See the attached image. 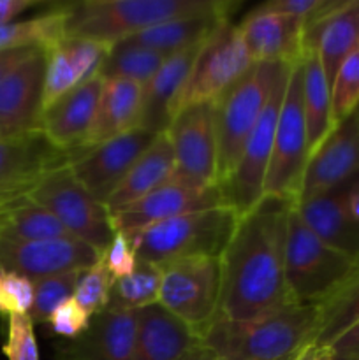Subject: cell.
<instances>
[{"instance_id": "cell-32", "label": "cell", "mask_w": 359, "mask_h": 360, "mask_svg": "<svg viewBox=\"0 0 359 360\" xmlns=\"http://www.w3.org/2000/svg\"><path fill=\"white\" fill-rule=\"evenodd\" d=\"M65 37V18L58 6L41 16L0 27V51L23 48H41L46 51Z\"/></svg>"}, {"instance_id": "cell-27", "label": "cell", "mask_w": 359, "mask_h": 360, "mask_svg": "<svg viewBox=\"0 0 359 360\" xmlns=\"http://www.w3.org/2000/svg\"><path fill=\"white\" fill-rule=\"evenodd\" d=\"M143 86L125 79H102L101 101L90 137L81 151L118 137L139 127ZM80 151V153H81Z\"/></svg>"}, {"instance_id": "cell-39", "label": "cell", "mask_w": 359, "mask_h": 360, "mask_svg": "<svg viewBox=\"0 0 359 360\" xmlns=\"http://www.w3.org/2000/svg\"><path fill=\"white\" fill-rule=\"evenodd\" d=\"M34 302V281L23 274L0 269V315H28Z\"/></svg>"}, {"instance_id": "cell-12", "label": "cell", "mask_w": 359, "mask_h": 360, "mask_svg": "<svg viewBox=\"0 0 359 360\" xmlns=\"http://www.w3.org/2000/svg\"><path fill=\"white\" fill-rule=\"evenodd\" d=\"M165 134L175 153L172 179L199 188L218 186L215 102H201L178 111Z\"/></svg>"}, {"instance_id": "cell-40", "label": "cell", "mask_w": 359, "mask_h": 360, "mask_svg": "<svg viewBox=\"0 0 359 360\" xmlns=\"http://www.w3.org/2000/svg\"><path fill=\"white\" fill-rule=\"evenodd\" d=\"M2 352L7 360H41L30 315H11L7 319V340Z\"/></svg>"}, {"instance_id": "cell-9", "label": "cell", "mask_w": 359, "mask_h": 360, "mask_svg": "<svg viewBox=\"0 0 359 360\" xmlns=\"http://www.w3.org/2000/svg\"><path fill=\"white\" fill-rule=\"evenodd\" d=\"M301 62L292 65L275 130L273 151L267 167L264 195L298 200L310 160L308 132L301 97Z\"/></svg>"}, {"instance_id": "cell-16", "label": "cell", "mask_w": 359, "mask_h": 360, "mask_svg": "<svg viewBox=\"0 0 359 360\" xmlns=\"http://www.w3.org/2000/svg\"><path fill=\"white\" fill-rule=\"evenodd\" d=\"M359 178V105L317 148L306 165L298 200L320 195Z\"/></svg>"}, {"instance_id": "cell-38", "label": "cell", "mask_w": 359, "mask_h": 360, "mask_svg": "<svg viewBox=\"0 0 359 360\" xmlns=\"http://www.w3.org/2000/svg\"><path fill=\"white\" fill-rule=\"evenodd\" d=\"M359 105V49L352 53L334 76L331 84V116L333 125L347 118Z\"/></svg>"}, {"instance_id": "cell-6", "label": "cell", "mask_w": 359, "mask_h": 360, "mask_svg": "<svg viewBox=\"0 0 359 360\" xmlns=\"http://www.w3.org/2000/svg\"><path fill=\"white\" fill-rule=\"evenodd\" d=\"M287 63H253L248 72L215 101L218 143V186L238 164L250 132L256 127L275 83Z\"/></svg>"}, {"instance_id": "cell-48", "label": "cell", "mask_w": 359, "mask_h": 360, "mask_svg": "<svg viewBox=\"0 0 359 360\" xmlns=\"http://www.w3.org/2000/svg\"><path fill=\"white\" fill-rule=\"evenodd\" d=\"M180 360H218V357L211 348H208L206 345L199 343L197 347H194L185 357H182Z\"/></svg>"}, {"instance_id": "cell-5", "label": "cell", "mask_w": 359, "mask_h": 360, "mask_svg": "<svg viewBox=\"0 0 359 360\" xmlns=\"http://www.w3.org/2000/svg\"><path fill=\"white\" fill-rule=\"evenodd\" d=\"M359 267V262L317 238L292 207L285 241V287L296 304H322Z\"/></svg>"}, {"instance_id": "cell-17", "label": "cell", "mask_w": 359, "mask_h": 360, "mask_svg": "<svg viewBox=\"0 0 359 360\" xmlns=\"http://www.w3.org/2000/svg\"><path fill=\"white\" fill-rule=\"evenodd\" d=\"M359 49V0H326L305 23V53L317 51L333 84L341 63Z\"/></svg>"}, {"instance_id": "cell-18", "label": "cell", "mask_w": 359, "mask_h": 360, "mask_svg": "<svg viewBox=\"0 0 359 360\" xmlns=\"http://www.w3.org/2000/svg\"><path fill=\"white\" fill-rule=\"evenodd\" d=\"M218 206H225L220 186L199 188L171 179L132 206L111 214V220L116 232L132 234L180 214Z\"/></svg>"}, {"instance_id": "cell-47", "label": "cell", "mask_w": 359, "mask_h": 360, "mask_svg": "<svg viewBox=\"0 0 359 360\" xmlns=\"http://www.w3.org/2000/svg\"><path fill=\"white\" fill-rule=\"evenodd\" d=\"M292 360H334L327 347H319V345H308L303 348Z\"/></svg>"}, {"instance_id": "cell-23", "label": "cell", "mask_w": 359, "mask_h": 360, "mask_svg": "<svg viewBox=\"0 0 359 360\" xmlns=\"http://www.w3.org/2000/svg\"><path fill=\"white\" fill-rule=\"evenodd\" d=\"M136 311L104 309L81 336L58 347L60 360H134Z\"/></svg>"}, {"instance_id": "cell-43", "label": "cell", "mask_w": 359, "mask_h": 360, "mask_svg": "<svg viewBox=\"0 0 359 360\" xmlns=\"http://www.w3.org/2000/svg\"><path fill=\"white\" fill-rule=\"evenodd\" d=\"M324 2L326 0H270V2L259 4L253 11L308 20L324 6Z\"/></svg>"}, {"instance_id": "cell-37", "label": "cell", "mask_w": 359, "mask_h": 360, "mask_svg": "<svg viewBox=\"0 0 359 360\" xmlns=\"http://www.w3.org/2000/svg\"><path fill=\"white\" fill-rule=\"evenodd\" d=\"M113 283H115V278L111 276L101 255V259L94 266L83 271L77 281L76 292H74V299L80 302L81 308L88 315L95 316L108 308Z\"/></svg>"}, {"instance_id": "cell-21", "label": "cell", "mask_w": 359, "mask_h": 360, "mask_svg": "<svg viewBox=\"0 0 359 360\" xmlns=\"http://www.w3.org/2000/svg\"><path fill=\"white\" fill-rule=\"evenodd\" d=\"M358 179L294 204L296 213L317 238L355 262H359V221L352 217L348 199Z\"/></svg>"}, {"instance_id": "cell-30", "label": "cell", "mask_w": 359, "mask_h": 360, "mask_svg": "<svg viewBox=\"0 0 359 360\" xmlns=\"http://www.w3.org/2000/svg\"><path fill=\"white\" fill-rule=\"evenodd\" d=\"M303 81L301 97L303 111L308 132L310 157L313 151L324 143L333 130V116H331V84L327 83L326 72L320 63L317 51H306L301 60Z\"/></svg>"}, {"instance_id": "cell-8", "label": "cell", "mask_w": 359, "mask_h": 360, "mask_svg": "<svg viewBox=\"0 0 359 360\" xmlns=\"http://www.w3.org/2000/svg\"><path fill=\"white\" fill-rule=\"evenodd\" d=\"M28 199L48 210L73 238L104 253L115 238L111 213L76 178L69 165L46 176Z\"/></svg>"}, {"instance_id": "cell-46", "label": "cell", "mask_w": 359, "mask_h": 360, "mask_svg": "<svg viewBox=\"0 0 359 360\" xmlns=\"http://www.w3.org/2000/svg\"><path fill=\"white\" fill-rule=\"evenodd\" d=\"M35 0H0V27L13 23L21 13L35 6Z\"/></svg>"}, {"instance_id": "cell-11", "label": "cell", "mask_w": 359, "mask_h": 360, "mask_svg": "<svg viewBox=\"0 0 359 360\" xmlns=\"http://www.w3.org/2000/svg\"><path fill=\"white\" fill-rule=\"evenodd\" d=\"M291 69L292 65H289L275 83L273 91L246 139L234 171L220 185L224 204L234 210L239 217L248 213L264 197V183H266L271 151H273L275 130H277Z\"/></svg>"}, {"instance_id": "cell-22", "label": "cell", "mask_w": 359, "mask_h": 360, "mask_svg": "<svg viewBox=\"0 0 359 360\" xmlns=\"http://www.w3.org/2000/svg\"><path fill=\"white\" fill-rule=\"evenodd\" d=\"M101 91L102 77L95 76L60 97L42 112L41 132L70 157L80 153L94 129Z\"/></svg>"}, {"instance_id": "cell-7", "label": "cell", "mask_w": 359, "mask_h": 360, "mask_svg": "<svg viewBox=\"0 0 359 360\" xmlns=\"http://www.w3.org/2000/svg\"><path fill=\"white\" fill-rule=\"evenodd\" d=\"M252 65L238 25H232L231 18L222 21L199 48L189 77L171 105V120L189 105L217 101Z\"/></svg>"}, {"instance_id": "cell-1", "label": "cell", "mask_w": 359, "mask_h": 360, "mask_svg": "<svg viewBox=\"0 0 359 360\" xmlns=\"http://www.w3.org/2000/svg\"><path fill=\"white\" fill-rule=\"evenodd\" d=\"M294 204V200L264 195L239 217L220 255L217 316L241 322L291 302L285 287V241Z\"/></svg>"}, {"instance_id": "cell-29", "label": "cell", "mask_w": 359, "mask_h": 360, "mask_svg": "<svg viewBox=\"0 0 359 360\" xmlns=\"http://www.w3.org/2000/svg\"><path fill=\"white\" fill-rule=\"evenodd\" d=\"M229 18H231V14L225 13L176 18V20L155 25V27L132 35L125 41L160 53L162 56L168 58V56L176 55L180 51L203 44L213 34L215 28Z\"/></svg>"}, {"instance_id": "cell-19", "label": "cell", "mask_w": 359, "mask_h": 360, "mask_svg": "<svg viewBox=\"0 0 359 360\" xmlns=\"http://www.w3.org/2000/svg\"><path fill=\"white\" fill-rule=\"evenodd\" d=\"M46 51L18 67L0 84V137L41 130L44 111Z\"/></svg>"}, {"instance_id": "cell-34", "label": "cell", "mask_w": 359, "mask_h": 360, "mask_svg": "<svg viewBox=\"0 0 359 360\" xmlns=\"http://www.w3.org/2000/svg\"><path fill=\"white\" fill-rule=\"evenodd\" d=\"M319 308L320 322L313 345L327 347L359 320V267Z\"/></svg>"}, {"instance_id": "cell-31", "label": "cell", "mask_w": 359, "mask_h": 360, "mask_svg": "<svg viewBox=\"0 0 359 360\" xmlns=\"http://www.w3.org/2000/svg\"><path fill=\"white\" fill-rule=\"evenodd\" d=\"M0 238L13 241H48L73 236L48 210L25 197L0 207Z\"/></svg>"}, {"instance_id": "cell-4", "label": "cell", "mask_w": 359, "mask_h": 360, "mask_svg": "<svg viewBox=\"0 0 359 360\" xmlns=\"http://www.w3.org/2000/svg\"><path fill=\"white\" fill-rule=\"evenodd\" d=\"M239 214L229 206L192 211L125 234L137 260L164 266L192 257H220Z\"/></svg>"}, {"instance_id": "cell-36", "label": "cell", "mask_w": 359, "mask_h": 360, "mask_svg": "<svg viewBox=\"0 0 359 360\" xmlns=\"http://www.w3.org/2000/svg\"><path fill=\"white\" fill-rule=\"evenodd\" d=\"M84 269L67 271V273L53 274L34 281V302H32L30 319L34 323H46L56 308L67 299L74 297L77 281Z\"/></svg>"}, {"instance_id": "cell-24", "label": "cell", "mask_w": 359, "mask_h": 360, "mask_svg": "<svg viewBox=\"0 0 359 360\" xmlns=\"http://www.w3.org/2000/svg\"><path fill=\"white\" fill-rule=\"evenodd\" d=\"M108 53L109 46L102 42L74 37H65L46 49L44 109L88 79L99 76Z\"/></svg>"}, {"instance_id": "cell-26", "label": "cell", "mask_w": 359, "mask_h": 360, "mask_svg": "<svg viewBox=\"0 0 359 360\" xmlns=\"http://www.w3.org/2000/svg\"><path fill=\"white\" fill-rule=\"evenodd\" d=\"M199 46L168 56L160 69L143 86V112L141 129L151 134H164L171 123V105L189 77Z\"/></svg>"}, {"instance_id": "cell-44", "label": "cell", "mask_w": 359, "mask_h": 360, "mask_svg": "<svg viewBox=\"0 0 359 360\" xmlns=\"http://www.w3.org/2000/svg\"><path fill=\"white\" fill-rule=\"evenodd\" d=\"M334 360H359V320L327 345Z\"/></svg>"}, {"instance_id": "cell-14", "label": "cell", "mask_w": 359, "mask_h": 360, "mask_svg": "<svg viewBox=\"0 0 359 360\" xmlns=\"http://www.w3.org/2000/svg\"><path fill=\"white\" fill-rule=\"evenodd\" d=\"M157 134L137 129L97 144L70 157V171L74 178L97 200L106 204L108 197L118 188L132 165L153 144Z\"/></svg>"}, {"instance_id": "cell-35", "label": "cell", "mask_w": 359, "mask_h": 360, "mask_svg": "<svg viewBox=\"0 0 359 360\" xmlns=\"http://www.w3.org/2000/svg\"><path fill=\"white\" fill-rule=\"evenodd\" d=\"M160 267L137 260L130 276L115 280L106 309L116 311H137L146 306L157 304L160 294Z\"/></svg>"}, {"instance_id": "cell-25", "label": "cell", "mask_w": 359, "mask_h": 360, "mask_svg": "<svg viewBox=\"0 0 359 360\" xmlns=\"http://www.w3.org/2000/svg\"><path fill=\"white\" fill-rule=\"evenodd\" d=\"M199 343V334L158 302L136 311L134 360H180Z\"/></svg>"}, {"instance_id": "cell-20", "label": "cell", "mask_w": 359, "mask_h": 360, "mask_svg": "<svg viewBox=\"0 0 359 360\" xmlns=\"http://www.w3.org/2000/svg\"><path fill=\"white\" fill-rule=\"evenodd\" d=\"M305 23L303 18L252 9L238 28L253 63L296 65L305 56Z\"/></svg>"}, {"instance_id": "cell-49", "label": "cell", "mask_w": 359, "mask_h": 360, "mask_svg": "<svg viewBox=\"0 0 359 360\" xmlns=\"http://www.w3.org/2000/svg\"><path fill=\"white\" fill-rule=\"evenodd\" d=\"M348 207H351V213L355 220L359 221V179L354 185L351 192V199H348Z\"/></svg>"}, {"instance_id": "cell-13", "label": "cell", "mask_w": 359, "mask_h": 360, "mask_svg": "<svg viewBox=\"0 0 359 360\" xmlns=\"http://www.w3.org/2000/svg\"><path fill=\"white\" fill-rule=\"evenodd\" d=\"M70 164V155L44 132L0 137V207L25 199L48 174Z\"/></svg>"}, {"instance_id": "cell-42", "label": "cell", "mask_w": 359, "mask_h": 360, "mask_svg": "<svg viewBox=\"0 0 359 360\" xmlns=\"http://www.w3.org/2000/svg\"><path fill=\"white\" fill-rule=\"evenodd\" d=\"M106 267L115 280L130 276L137 266V257L130 246L129 238L123 232H115L111 245L102 253Z\"/></svg>"}, {"instance_id": "cell-45", "label": "cell", "mask_w": 359, "mask_h": 360, "mask_svg": "<svg viewBox=\"0 0 359 360\" xmlns=\"http://www.w3.org/2000/svg\"><path fill=\"white\" fill-rule=\"evenodd\" d=\"M44 51L41 48H23V49H4L0 51V84L14 72L27 60L35 56L37 53Z\"/></svg>"}, {"instance_id": "cell-28", "label": "cell", "mask_w": 359, "mask_h": 360, "mask_svg": "<svg viewBox=\"0 0 359 360\" xmlns=\"http://www.w3.org/2000/svg\"><path fill=\"white\" fill-rule=\"evenodd\" d=\"M175 176V153L168 134H158L150 148L132 165L118 188L108 197L106 207L115 214L146 197Z\"/></svg>"}, {"instance_id": "cell-33", "label": "cell", "mask_w": 359, "mask_h": 360, "mask_svg": "<svg viewBox=\"0 0 359 360\" xmlns=\"http://www.w3.org/2000/svg\"><path fill=\"white\" fill-rule=\"evenodd\" d=\"M165 56L151 51L130 41H120L109 48L108 56L102 63L99 76L102 79H125L144 84L157 74Z\"/></svg>"}, {"instance_id": "cell-15", "label": "cell", "mask_w": 359, "mask_h": 360, "mask_svg": "<svg viewBox=\"0 0 359 360\" xmlns=\"http://www.w3.org/2000/svg\"><path fill=\"white\" fill-rule=\"evenodd\" d=\"M102 253L76 238L48 241H13L0 238V269L35 281L67 271L88 269Z\"/></svg>"}, {"instance_id": "cell-10", "label": "cell", "mask_w": 359, "mask_h": 360, "mask_svg": "<svg viewBox=\"0 0 359 360\" xmlns=\"http://www.w3.org/2000/svg\"><path fill=\"white\" fill-rule=\"evenodd\" d=\"M158 267L162 273L158 304L192 327L201 338L218 313L220 257H192Z\"/></svg>"}, {"instance_id": "cell-41", "label": "cell", "mask_w": 359, "mask_h": 360, "mask_svg": "<svg viewBox=\"0 0 359 360\" xmlns=\"http://www.w3.org/2000/svg\"><path fill=\"white\" fill-rule=\"evenodd\" d=\"M90 320L92 316L81 308L80 302L74 297H70L53 311V315L49 316L46 323H48L49 330L55 336L69 341L81 336L88 329V326H90Z\"/></svg>"}, {"instance_id": "cell-3", "label": "cell", "mask_w": 359, "mask_h": 360, "mask_svg": "<svg viewBox=\"0 0 359 360\" xmlns=\"http://www.w3.org/2000/svg\"><path fill=\"white\" fill-rule=\"evenodd\" d=\"M65 35L109 46L155 25L185 16L231 14L229 0H84L63 4Z\"/></svg>"}, {"instance_id": "cell-2", "label": "cell", "mask_w": 359, "mask_h": 360, "mask_svg": "<svg viewBox=\"0 0 359 360\" xmlns=\"http://www.w3.org/2000/svg\"><path fill=\"white\" fill-rule=\"evenodd\" d=\"M319 322V304L287 302L241 322L215 316L201 334V343L218 360H292L313 343Z\"/></svg>"}]
</instances>
